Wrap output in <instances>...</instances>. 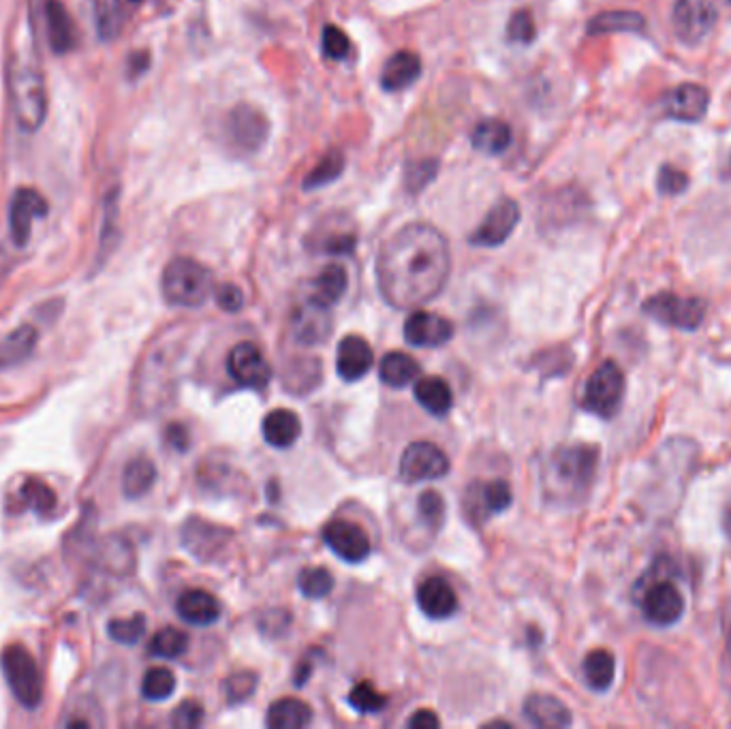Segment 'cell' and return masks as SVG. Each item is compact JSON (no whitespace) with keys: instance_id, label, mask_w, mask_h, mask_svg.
Instances as JSON below:
<instances>
[{"instance_id":"29","label":"cell","mask_w":731,"mask_h":729,"mask_svg":"<svg viewBox=\"0 0 731 729\" xmlns=\"http://www.w3.org/2000/svg\"><path fill=\"white\" fill-rule=\"evenodd\" d=\"M261 432L268 445L276 449H287L300 439L302 422L300 417L289 409H274L263 417Z\"/></svg>"},{"instance_id":"36","label":"cell","mask_w":731,"mask_h":729,"mask_svg":"<svg viewBox=\"0 0 731 729\" xmlns=\"http://www.w3.org/2000/svg\"><path fill=\"white\" fill-rule=\"evenodd\" d=\"M154 482H157V467H154L152 460L139 456L124 467L122 494L127 499H142L152 490Z\"/></svg>"},{"instance_id":"48","label":"cell","mask_w":731,"mask_h":729,"mask_svg":"<svg viewBox=\"0 0 731 729\" xmlns=\"http://www.w3.org/2000/svg\"><path fill=\"white\" fill-rule=\"evenodd\" d=\"M507 37L511 43H520V45L533 43L537 37V26H535L533 13L528 9H520L513 13L507 24Z\"/></svg>"},{"instance_id":"28","label":"cell","mask_w":731,"mask_h":729,"mask_svg":"<svg viewBox=\"0 0 731 729\" xmlns=\"http://www.w3.org/2000/svg\"><path fill=\"white\" fill-rule=\"evenodd\" d=\"M39 343V334L33 325H20L13 332H9L0 340V370H11L15 366H22L33 358V353Z\"/></svg>"},{"instance_id":"4","label":"cell","mask_w":731,"mask_h":729,"mask_svg":"<svg viewBox=\"0 0 731 729\" xmlns=\"http://www.w3.org/2000/svg\"><path fill=\"white\" fill-rule=\"evenodd\" d=\"M674 567L670 558H659L646 576L635 584L633 597L644 618L655 627H672L684 614V599L672 582Z\"/></svg>"},{"instance_id":"45","label":"cell","mask_w":731,"mask_h":729,"mask_svg":"<svg viewBox=\"0 0 731 729\" xmlns=\"http://www.w3.org/2000/svg\"><path fill=\"white\" fill-rule=\"evenodd\" d=\"M445 499L437 490H426L417 499V514L430 531H439L445 522Z\"/></svg>"},{"instance_id":"17","label":"cell","mask_w":731,"mask_h":729,"mask_svg":"<svg viewBox=\"0 0 731 729\" xmlns=\"http://www.w3.org/2000/svg\"><path fill=\"white\" fill-rule=\"evenodd\" d=\"M513 501V494L505 479H492V482H479L466 488V514L473 522H484L505 511Z\"/></svg>"},{"instance_id":"40","label":"cell","mask_w":731,"mask_h":729,"mask_svg":"<svg viewBox=\"0 0 731 729\" xmlns=\"http://www.w3.org/2000/svg\"><path fill=\"white\" fill-rule=\"evenodd\" d=\"M176 674L167 668H150L142 680V695L148 702H165L176 691Z\"/></svg>"},{"instance_id":"58","label":"cell","mask_w":731,"mask_h":729,"mask_svg":"<svg viewBox=\"0 0 731 729\" xmlns=\"http://www.w3.org/2000/svg\"><path fill=\"white\" fill-rule=\"evenodd\" d=\"M407 725L411 729H437V727H441V719L437 717V712L419 710L407 721Z\"/></svg>"},{"instance_id":"27","label":"cell","mask_w":731,"mask_h":729,"mask_svg":"<svg viewBox=\"0 0 731 729\" xmlns=\"http://www.w3.org/2000/svg\"><path fill=\"white\" fill-rule=\"evenodd\" d=\"M413 396L419 407L434 417H445L454 407V392L443 377H417L413 381Z\"/></svg>"},{"instance_id":"8","label":"cell","mask_w":731,"mask_h":729,"mask_svg":"<svg viewBox=\"0 0 731 729\" xmlns=\"http://www.w3.org/2000/svg\"><path fill=\"white\" fill-rule=\"evenodd\" d=\"M642 310L657 323L693 332L704 323L708 306L702 298H687V296H676V293H670V291H663V293H657V296L648 298L644 302Z\"/></svg>"},{"instance_id":"23","label":"cell","mask_w":731,"mask_h":729,"mask_svg":"<svg viewBox=\"0 0 731 729\" xmlns=\"http://www.w3.org/2000/svg\"><path fill=\"white\" fill-rule=\"evenodd\" d=\"M176 612L186 625L210 627L221 618V603L204 588H191L178 597Z\"/></svg>"},{"instance_id":"42","label":"cell","mask_w":731,"mask_h":729,"mask_svg":"<svg viewBox=\"0 0 731 729\" xmlns=\"http://www.w3.org/2000/svg\"><path fill=\"white\" fill-rule=\"evenodd\" d=\"M146 633V616L133 614L129 618H114L107 623V635L118 644L133 646L144 638Z\"/></svg>"},{"instance_id":"60","label":"cell","mask_w":731,"mask_h":729,"mask_svg":"<svg viewBox=\"0 0 731 729\" xmlns=\"http://www.w3.org/2000/svg\"><path fill=\"white\" fill-rule=\"evenodd\" d=\"M120 3H122V5H129V7H137V5L146 3V0H120Z\"/></svg>"},{"instance_id":"20","label":"cell","mask_w":731,"mask_h":729,"mask_svg":"<svg viewBox=\"0 0 731 729\" xmlns=\"http://www.w3.org/2000/svg\"><path fill=\"white\" fill-rule=\"evenodd\" d=\"M417 606L432 620H445L458 612V595L445 578L430 576L417 586Z\"/></svg>"},{"instance_id":"5","label":"cell","mask_w":731,"mask_h":729,"mask_svg":"<svg viewBox=\"0 0 731 729\" xmlns=\"http://www.w3.org/2000/svg\"><path fill=\"white\" fill-rule=\"evenodd\" d=\"M161 291L171 306L197 308L214 293V276L204 263L191 257H176L163 270Z\"/></svg>"},{"instance_id":"21","label":"cell","mask_w":731,"mask_h":729,"mask_svg":"<svg viewBox=\"0 0 731 729\" xmlns=\"http://www.w3.org/2000/svg\"><path fill=\"white\" fill-rule=\"evenodd\" d=\"M372 364H375V351L362 336L351 334L340 340L336 353V370L342 381L355 383L364 379Z\"/></svg>"},{"instance_id":"34","label":"cell","mask_w":731,"mask_h":729,"mask_svg":"<svg viewBox=\"0 0 731 729\" xmlns=\"http://www.w3.org/2000/svg\"><path fill=\"white\" fill-rule=\"evenodd\" d=\"M419 372H422V366L409 353L402 351H390L379 364V379L385 385L394 387V390L413 383L419 377Z\"/></svg>"},{"instance_id":"46","label":"cell","mask_w":731,"mask_h":729,"mask_svg":"<svg viewBox=\"0 0 731 729\" xmlns=\"http://www.w3.org/2000/svg\"><path fill=\"white\" fill-rule=\"evenodd\" d=\"M257 674L255 672H236L231 674L225 682H223V693H225V700L227 704L231 706H240L244 704L246 700H251L255 689H257Z\"/></svg>"},{"instance_id":"43","label":"cell","mask_w":731,"mask_h":729,"mask_svg":"<svg viewBox=\"0 0 731 729\" xmlns=\"http://www.w3.org/2000/svg\"><path fill=\"white\" fill-rule=\"evenodd\" d=\"M349 704L353 710L360 712V715H377V712H381L387 706V697L372 685V682L364 680L351 689Z\"/></svg>"},{"instance_id":"10","label":"cell","mask_w":731,"mask_h":729,"mask_svg":"<svg viewBox=\"0 0 731 729\" xmlns=\"http://www.w3.org/2000/svg\"><path fill=\"white\" fill-rule=\"evenodd\" d=\"M398 473L404 484L432 482V479H441L449 473V458L439 445L415 441L402 452Z\"/></svg>"},{"instance_id":"52","label":"cell","mask_w":731,"mask_h":729,"mask_svg":"<svg viewBox=\"0 0 731 729\" xmlns=\"http://www.w3.org/2000/svg\"><path fill=\"white\" fill-rule=\"evenodd\" d=\"M204 717H206L204 706L195 700H186L174 710V715H171V725L178 729H195L204 723Z\"/></svg>"},{"instance_id":"38","label":"cell","mask_w":731,"mask_h":729,"mask_svg":"<svg viewBox=\"0 0 731 729\" xmlns=\"http://www.w3.org/2000/svg\"><path fill=\"white\" fill-rule=\"evenodd\" d=\"M345 167H347L345 152L338 150V148L328 150L321 157V161L306 174V178L302 182V189L304 191L323 189V186L336 182L342 176V172H345Z\"/></svg>"},{"instance_id":"56","label":"cell","mask_w":731,"mask_h":729,"mask_svg":"<svg viewBox=\"0 0 731 729\" xmlns=\"http://www.w3.org/2000/svg\"><path fill=\"white\" fill-rule=\"evenodd\" d=\"M92 11H95L97 33L103 39H110L114 33V20H112V9H110V5H107V0H92Z\"/></svg>"},{"instance_id":"30","label":"cell","mask_w":731,"mask_h":729,"mask_svg":"<svg viewBox=\"0 0 731 729\" xmlns=\"http://www.w3.org/2000/svg\"><path fill=\"white\" fill-rule=\"evenodd\" d=\"M513 131L505 120L486 118L479 120L471 131V144L477 152H484L488 157H499L511 146Z\"/></svg>"},{"instance_id":"53","label":"cell","mask_w":731,"mask_h":729,"mask_svg":"<svg viewBox=\"0 0 731 729\" xmlns=\"http://www.w3.org/2000/svg\"><path fill=\"white\" fill-rule=\"evenodd\" d=\"M657 186L663 195H680L689 186V176L674 165H663L659 169Z\"/></svg>"},{"instance_id":"33","label":"cell","mask_w":731,"mask_h":729,"mask_svg":"<svg viewBox=\"0 0 731 729\" xmlns=\"http://www.w3.org/2000/svg\"><path fill=\"white\" fill-rule=\"evenodd\" d=\"M313 721V710L298 697H283L270 706L268 710V727L270 729H302Z\"/></svg>"},{"instance_id":"61","label":"cell","mask_w":731,"mask_h":729,"mask_svg":"<svg viewBox=\"0 0 731 729\" xmlns=\"http://www.w3.org/2000/svg\"><path fill=\"white\" fill-rule=\"evenodd\" d=\"M729 3H731V0H729Z\"/></svg>"},{"instance_id":"24","label":"cell","mask_w":731,"mask_h":729,"mask_svg":"<svg viewBox=\"0 0 731 729\" xmlns=\"http://www.w3.org/2000/svg\"><path fill=\"white\" fill-rule=\"evenodd\" d=\"M422 75V58L411 50H400L387 58L381 69V88L385 92H400L411 88Z\"/></svg>"},{"instance_id":"11","label":"cell","mask_w":731,"mask_h":729,"mask_svg":"<svg viewBox=\"0 0 731 729\" xmlns=\"http://www.w3.org/2000/svg\"><path fill=\"white\" fill-rule=\"evenodd\" d=\"M719 9L714 0H678L672 13V26L684 45L702 43L717 26Z\"/></svg>"},{"instance_id":"59","label":"cell","mask_w":731,"mask_h":729,"mask_svg":"<svg viewBox=\"0 0 731 729\" xmlns=\"http://www.w3.org/2000/svg\"><path fill=\"white\" fill-rule=\"evenodd\" d=\"M723 631H725V642H727V650L731 657V599L725 603V608H723Z\"/></svg>"},{"instance_id":"31","label":"cell","mask_w":731,"mask_h":729,"mask_svg":"<svg viewBox=\"0 0 731 729\" xmlns=\"http://www.w3.org/2000/svg\"><path fill=\"white\" fill-rule=\"evenodd\" d=\"M328 310L315 302H310L306 306H302L295 315L293 323H295V338L302 345H317L323 343L325 336L330 332V319H328Z\"/></svg>"},{"instance_id":"14","label":"cell","mask_w":731,"mask_h":729,"mask_svg":"<svg viewBox=\"0 0 731 729\" xmlns=\"http://www.w3.org/2000/svg\"><path fill=\"white\" fill-rule=\"evenodd\" d=\"M48 212V201H45L39 191L28 189V186H22V189L15 191L9 204V229L13 244L26 246L30 240V231H33V223L48 216Z\"/></svg>"},{"instance_id":"39","label":"cell","mask_w":731,"mask_h":729,"mask_svg":"<svg viewBox=\"0 0 731 729\" xmlns=\"http://www.w3.org/2000/svg\"><path fill=\"white\" fill-rule=\"evenodd\" d=\"M189 644H191L189 635H186L182 629L165 627L154 633L148 650H150V655L157 659H178L186 653V650H189Z\"/></svg>"},{"instance_id":"26","label":"cell","mask_w":731,"mask_h":729,"mask_svg":"<svg viewBox=\"0 0 731 729\" xmlns=\"http://www.w3.org/2000/svg\"><path fill=\"white\" fill-rule=\"evenodd\" d=\"M95 565L112 578H129L135 571V552L127 539L107 537L97 548Z\"/></svg>"},{"instance_id":"22","label":"cell","mask_w":731,"mask_h":729,"mask_svg":"<svg viewBox=\"0 0 731 729\" xmlns=\"http://www.w3.org/2000/svg\"><path fill=\"white\" fill-rule=\"evenodd\" d=\"M524 719L541 729H563L573 723L571 710L558 697L546 693H533L526 697Z\"/></svg>"},{"instance_id":"13","label":"cell","mask_w":731,"mask_h":729,"mask_svg":"<svg viewBox=\"0 0 731 729\" xmlns=\"http://www.w3.org/2000/svg\"><path fill=\"white\" fill-rule=\"evenodd\" d=\"M229 377L248 390H266L272 381V366L253 343H238L227 355Z\"/></svg>"},{"instance_id":"25","label":"cell","mask_w":731,"mask_h":729,"mask_svg":"<svg viewBox=\"0 0 731 729\" xmlns=\"http://www.w3.org/2000/svg\"><path fill=\"white\" fill-rule=\"evenodd\" d=\"M45 20H48V39L56 54H69L80 43V33L67 7L60 0H48L45 5Z\"/></svg>"},{"instance_id":"50","label":"cell","mask_w":731,"mask_h":729,"mask_svg":"<svg viewBox=\"0 0 731 729\" xmlns=\"http://www.w3.org/2000/svg\"><path fill=\"white\" fill-rule=\"evenodd\" d=\"M116 225H118V204H116V193H112V195H107V199H105L99 261H101V257H105L107 253H110L107 248H110V244H114V240H116Z\"/></svg>"},{"instance_id":"35","label":"cell","mask_w":731,"mask_h":729,"mask_svg":"<svg viewBox=\"0 0 731 729\" xmlns=\"http://www.w3.org/2000/svg\"><path fill=\"white\" fill-rule=\"evenodd\" d=\"M644 15L635 11H605L595 15L588 24V35H610V33H644Z\"/></svg>"},{"instance_id":"3","label":"cell","mask_w":731,"mask_h":729,"mask_svg":"<svg viewBox=\"0 0 731 729\" xmlns=\"http://www.w3.org/2000/svg\"><path fill=\"white\" fill-rule=\"evenodd\" d=\"M599 447L588 443L563 445L552 452L543 469V488L556 503H578L597 475Z\"/></svg>"},{"instance_id":"6","label":"cell","mask_w":731,"mask_h":729,"mask_svg":"<svg viewBox=\"0 0 731 729\" xmlns=\"http://www.w3.org/2000/svg\"><path fill=\"white\" fill-rule=\"evenodd\" d=\"M0 668L13 697L24 708L35 710L43 700V676L35 657L22 644H9L0 653Z\"/></svg>"},{"instance_id":"15","label":"cell","mask_w":731,"mask_h":729,"mask_svg":"<svg viewBox=\"0 0 731 729\" xmlns=\"http://www.w3.org/2000/svg\"><path fill=\"white\" fill-rule=\"evenodd\" d=\"M520 206L513 199H501L490 208L486 219L473 231L469 242L473 246L496 248L509 240V236L516 231L520 223Z\"/></svg>"},{"instance_id":"2","label":"cell","mask_w":731,"mask_h":729,"mask_svg":"<svg viewBox=\"0 0 731 729\" xmlns=\"http://www.w3.org/2000/svg\"><path fill=\"white\" fill-rule=\"evenodd\" d=\"M9 95L20 129L33 133L48 116V90L35 48H18L9 56Z\"/></svg>"},{"instance_id":"51","label":"cell","mask_w":731,"mask_h":729,"mask_svg":"<svg viewBox=\"0 0 731 729\" xmlns=\"http://www.w3.org/2000/svg\"><path fill=\"white\" fill-rule=\"evenodd\" d=\"M437 169H439V163L432 161V159H424V161L413 163L407 169V189L411 193H419L426 184H430L434 178H437Z\"/></svg>"},{"instance_id":"54","label":"cell","mask_w":731,"mask_h":729,"mask_svg":"<svg viewBox=\"0 0 731 729\" xmlns=\"http://www.w3.org/2000/svg\"><path fill=\"white\" fill-rule=\"evenodd\" d=\"M214 298H216V304H219L225 313H238V310H242L244 306V293L240 287L231 285V283H225L221 287L214 289Z\"/></svg>"},{"instance_id":"12","label":"cell","mask_w":731,"mask_h":729,"mask_svg":"<svg viewBox=\"0 0 731 729\" xmlns=\"http://www.w3.org/2000/svg\"><path fill=\"white\" fill-rule=\"evenodd\" d=\"M233 533L225 526L208 522L204 518H189L180 529V541L184 550L201 563H212L229 548Z\"/></svg>"},{"instance_id":"49","label":"cell","mask_w":731,"mask_h":729,"mask_svg":"<svg viewBox=\"0 0 731 729\" xmlns=\"http://www.w3.org/2000/svg\"><path fill=\"white\" fill-rule=\"evenodd\" d=\"M321 48H323L325 58L345 60V58H349V52H351V41H349L345 30L334 26V24H328L323 28Z\"/></svg>"},{"instance_id":"19","label":"cell","mask_w":731,"mask_h":729,"mask_svg":"<svg viewBox=\"0 0 731 729\" xmlns=\"http://www.w3.org/2000/svg\"><path fill=\"white\" fill-rule=\"evenodd\" d=\"M710 105V95L704 86L699 84H680L672 92H667L663 99V110L667 118L680 122H699Z\"/></svg>"},{"instance_id":"32","label":"cell","mask_w":731,"mask_h":729,"mask_svg":"<svg viewBox=\"0 0 731 729\" xmlns=\"http://www.w3.org/2000/svg\"><path fill=\"white\" fill-rule=\"evenodd\" d=\"M347 270L332 263V266H325L313 283V293H310V302H315L323 308H332L347 291Z\"/></svg>"},{"instance_id":"47","label":"cell","mask_w":731,"mask_h":729,"mask_svg":"<svg viewBox=\"0 0 731 729\" xmlns=\"http://www.w3.org/2000/svg\"><path fill=\"white\" fill-rule=\"evenodd\" d=\"M62 727H99L103 725V717L92 700H80L65 710V717L60 721Z\"/></svg>"},{"instance_id":"44","label":"cell","mask_w":731,"mask_h":729,"mask_svg":"<svg viewBox=\"0 0 731 729\" xmlns=\"http://www.w3.org/2000/svg\"><path fill=\"white\" fill-rule=\"evenodd\" d=\"M26 507L39 511V514L48 516L50 511L56 507V494L54 490L43 482L39 477H28L24 486L20 488Z\"/></svg>"},{"instance_id":"55","label":"cell","mask_w":731,"mask_h":729,"mask_svg":"<svg viewBox=\"0 0 731 729\" xmlns=\"http://www.w3.org/2000/svg\"><path fill=\"white\" fill-rule=\"evenodd\" d=\"M355 248L353 234H330L321 240V253L325 255H349Z\"/></svg>"},{"instance_id":"9","label":"cell","mask_w":731,"mask_h":729,"mask_svg":"<svg viewBox=\"0 0 731 729\" xmlns=\"http://www.w3.org/2000/svg\"><path fill=\"white\" fill-rule=\"evenodd\" d=\"M270 133V122L257 107L240 103L227 114L225 135L233 150L242 154H255L266 144Z\"/></svg>"},{"instance_id":"7","label":"cell","mask_w":731,"mask_h":729,"mask_svg":"<svg viewBox=\"0 0 731 729\" xmlns=\"http://www.w3.org/2000/svg\"><path fill=\"white\" fill-rule=\"evenodd\" d=\"M625 387V372L620 370L614 360H605L586 381L582 407L588 413L601 417V420H612L620 411L622 398H625Z\"/></svg>"},{"instance_id":"18","label":"cell","mask_w":731,"mask_h":729,"mask_svg":"<svg viewBox=\"0 0 731 729\" xmlns=\"http://www.w3.org/2000/svg\"><path fill=\"white\" fill-rule=\"evenodd\" d=\"M451 336H454V325H451V321L437 313H428V310H415L404 321V340L411 347L437 349L447 345Z\"/></svg>"},{"instance_id":"41","label":"cell","mask_w":731,"mask_h":729,"mask_svg":"<svg viewBox=\"0 0 731 729\" xmlns=\"http://www.w3.org/2000/svg\"><path fill=\"white\" fill-rule=\"evenodd\" d=\"M298 588L306 599H323L332 593L334 576L325 567H304L298 573Z\"/></svg>"},{"instance_id":"16","label":"cell","mask_w":731,"mask_h":729,"mask_svg":"<svg viewBox=\"0 0 731 729\" xmlns=\"http://www.w3.org/2000/svg\"><path fill=\"white\" fill-rule=\"evenodd\" d=\"M323 541L340 561L357 565L370 556V539L360 524L351 520H332L325 524Z\"/></svg>"},{"instance_id":"57","label":"cell","mask_w":731,"mask_h":729,"mask_svg":"<svg viewBox=\"0 0 731 729\" xmlns=\"http://www.w3.org/2000/svg\"><path fill=\"white\" fill-rule=\"evenodd\" d=\"M165 441L171 449H176V452H186L191 445V434H189V428L182 426V424H171L165 432Z\"/></svg>"},{"instance_id":"37","label":"cell","mask_w":731,"mask_h":729,"mask_svg":"<svg viewBox=\"0 0 731 729\" xmlns=\"http://www.w3.org/2000/svg\"><path fill=\"white\" fill-rule=\"evenodd\" d=\"M582 672H584L586 685L597 693H603L612 687L614 674H616V661L608 650H603V648L590 650V653L584 657Z\"/></svg>"},{"instance_id":"1","label":"cell","mask_w":731,"mask_h":729,"mask_svg":"<svg viewBox=\"0 0 731 729\" xmlns=\"http://www.w3.org/2000/svg\"><path fill=\"white\" fill-rule=\"evenodd\" d=\"M451 255L437 227L411 223L387 240L377 257V283L383 300L400 310L432 302L445 289Z\"/></svg>"}]
</instances>
